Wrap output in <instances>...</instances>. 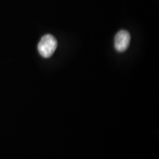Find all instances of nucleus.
Listing matches in <instances>:
<instances>
[{
  "mask_svg": "<svg viewBox=\"0 0 159 159\" xmlns=\"http://www.w3.org/2000/svg\"><path fill=\"white\" fill-rule=\"evenodd\" d=\"M57 46V40L50 34L43 35L38 44V51L44 58H49L54 54Z\"/></svg>",
  "mask_w": 159,
  "mask_h": 159,
  "instance_id": "obj_1",
  "label": "nucleus"
},
{
  "mask_svg": "<svg viewBox=\"0 0 159 159\" xmlns=\"http://www.w3.org/2000/svg\"><path fill=\"white\" fill-rule=\"evenodd\" d=\"M130 42V34L127 30L119 31L114 38V47L119 52H125L128 48Z\"/></svg>",
  "mask_w": 159,
  "mask_h": 159,
  "instance_id": "obj_2",
  "label": "nucleus"
}]
</instances>
